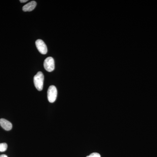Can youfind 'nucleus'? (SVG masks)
Here are the masks:
<instances>
[{"mask_svg": "<svg viewBox=\"0 0 157 157\" xmlns=\"http://www.w3.org/2000/svg\"><path fill=\"white\" fill-rule=\"evenodd\" d=\"M44 80V75L42 72H38L34 76V85L38 90L41 91L43 89Z\"/></svg>", "mask_w": 157, "mask_h": 157, "instance_id": "f257e3e1", "label": "nucleus"}, {"mask_svg": "<svg viewBox=\"0 0 157 157\" xmlns=\"http://www.w3.org/2000/svg\"><path fill=\"white\" fill-rule=\"evenodd\" d=\"M48 101L51 103H53L56 101L57 96V90L55 86H50L47 92Z\"/></svg>", "mask_w": 157, "mask_h": 157, "instance_id": "f03ea898", "label": "nucleus"}, {"mask_svg": "<svg viewBox=\"0 0 157 157\" xmlns=\"http://www.w3.org/2000/svg\"><path fill=\"white\" fill-rule=\"evenodd\" d=\"M44 67L45 70L48 72L53 71L55 69V61L53 58L48 57L45 59L44 61Z\"/></svg>", "mask_w": 157, "mask_h": 157, "instance_id": "7ed1b4c3", "label": "nucleus"}, {"mask_svg": "<svg viewBox=\"0 0 157 157\" xmlns=\"http://www.w3.org/2000/svg\"><path fill=\"white\" fill-rule=\"evenodd\" d=\"M36 46L39 52L42 54H46L48 52L47 46L41 39H38L36 42Z\"/></svg>", "mask_w": 157, "mask_h": 157, "instance_id": "20e7f679", "label": "nucleus"}, {"mask_svg": "<svg viewBox=\"0 0 157 157\" xmlns=\"http://www.w3.org/2000/svg\"><path fill=\"white\" fill-rule=\"evenodd\" d=\"M0 125L4 130L7 131H10L12 128V124L9 121L4 118L0 119Z\"/></svg>", "mask_w": 157, "mask_h": 157, "instance_id": "39448f33", "label": "nucleus"}, {"mask_svg": "<svg viewBox=\"0 0 157 157\" xmlns=\"http://www.w3.org/2000/svg\"><path fill=\"white\" fill-rule=\"evenodd\" d=\"M37 3L35 1H32L23 7V11H31L33 10L36 6Z\"/></svg>", "mask_w": 157, "mask_h": 157, "instance_id": "423d86ee", "label": "nucleus"}, {"mask_svg": "<svg viewBox=\"0 0 157 157\" xmlns=\"http://www.w3.org/2000/svg\"><path fill=\"white\" fill-rule=\"evenodd\" d=\"M8 145L6 143H0V152H4L7 150Z\"/></svg>", "mask_w": 157, "mask_h": 157, "instance_id": "0eeeda50", "label": "nucleus"}, {"mask_svg": "<svg viewBox=\"0 0 157 157\" xmlns=\"http://www.w3.org/2000/svg\"><path fill=\"white\" fill-rule=\"evenodd\" d=\"M86 157H101V155L98 153H93Z\"/></svg>", "mask_w": 157, "mask_h": 157, "instance_id": "6e6552de", "label": "nucleus"}, {"mask_svg": "<svg viewBox=\"0 0 157 157\" xmlns=\"http://www.w3.org/2000/svg\"><path fill=\"white\" fill-rule=\"evenodd\" d=\"M28 0H20V2H21V3H25L26 2H27Z\"/></svg>", "mask_w": 157, "mask_h": 157, "instance_id": "1a4fd4ad", "label": "nucleus"}, {"mask_svg": "<svg viewBox=\"0 0 157 157\" xmlns=\"http://www.w3.org/2000/svg\"><path fill=\"white\" fill-rule=\"evenodd\" d=\"M0 157H8L6 155H0Z\"/></svg>", "mask_w": 157, "mask_h": 157, "instance_id": "9d476101", "label": "nucleus"}]
</instances>
